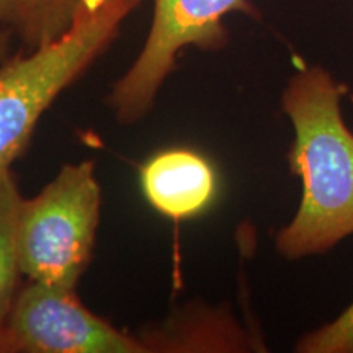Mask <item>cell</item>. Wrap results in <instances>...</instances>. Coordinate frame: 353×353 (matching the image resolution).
I'll return each instance as SVG.
<instances>
[{"mask_svg":"<svg viewBox=\"0 0 353 353\" xmlns=\"http://www.w3.org/2000/svg\"><path fill=\"white\" fill-rule=\"evenodd\" d=\"M294 350L299 353H353V303L334 321L304 334Z\"/></svg>","mask_w":353,"mask_h":353,"instance_id":"30bf717a","label":"cell"},{"mask_svg":"<svg viewBox=\"0 0 353 353\" xmlns=\"http://www.w3.org/2000/svg\"><path fill=\"white\" fill-rule=\"evenodd\" d=\"M139 182L149 205L175 223L205 213L218 192L211 162L185 148L154 154L141 167Z\"/></svg>","mask_w":353,"mask_h":353,"instance_id":"8992f818","label":"cell"},{"mask_svg":"<svg viewBox=\"0 0 353 353\" xmlns=\"http://www.w3.org/2000/svg\"><path fill=\"white\" fill-rule=\"evenodd\" d=\"M101 188L92 161L68 164L17 216V259L28 280L76 290L90 265Z\"/></svg>","mask_w":353,"mask_h":353,"instance_id":"3957f363","label":"cell"},{"mask_svg":"<svg viewBox=\"0 0 353 353\" xmlns=\"http://www.w3.org/2000/svg\"><path fill=\"white\" fill-rule=\"evenodd\" d=\"M149 352L245 350L244 335L219 309L188 307L151 332L139 334Z\"/></svg>","mask_w":353,"mask_h":353,"instance_id":"52a82bcc","label":"cell"},{"mask_svg":"<svg viewBox=\"0 0 353 353\" xmlns=\"http://www.w3.org/2000/svg\"><path fill=\"white\" fill-rule=\"evenodd\" d=\"M12 41L13 34L10 32H7V30H0V63H2L7 56H10Z\"/></svg>","mask_w":353,"mask_h":353,"instance_id":"8fae6325","label":"cell"},{"mask_svg":"<svg viewBox=\"0 0 353 353\" xmlns=\"http://www.w3.org/2000/svg\"><path fill=\"white\" fill-rule=\"evenodd\" d=\"M144 0H103L56 41L21 48L0 63V170L28 145L41 114L112 46Z\"/></svg>","mask_w":353,"mask_h":353,"instance_id":"7a4b0ae2","label":"cell"},{"mask_svg":"<svg viewBox=\"0 0 353 353\" xmlns=\"http://www.w3.org/2000/svg\"><path fill=\"white\" fill-rule=\"evenodd\" d=\"M103 0H0V30L19 38L26 51L65 34L83 13Z\"/></svg>","mask_w":353,"mask_h":353,"instance_id":"ba28073f","label":"cell"},{"mask_svg":"<svg viewBox=\"0 0 353 353\" xmlns=\"http://www.w3.org/2000/svg\"><path fill=\"white\" fill-rule=\"evenodd\" d=\"M232 12L260 19L259 8L250 0H154L143 50L113 83L107 99L114 118L121 125H132L151 112L183 50H223L229 43L224 17Z\"/></svg>","mask_w":353,"mask_h":353,"instance_id":"277c9868","label":"cell"},{"mask_svg":"<svg viewBox=\"0 0 353 353\" xmlns=\"http://www.w3.org/2000/svg\"><path fill=\"white\" fill-rule=\"evenodd\" d=\"M0 353H148L139 335L94 314L76 290L28 280L3 327Z\"/></svg>","mask_w":353,"mask_h":353,"instance_id":"5b68a950","label":"cell"},{"mask_svg":"<svg viewBox=\"0 0 353 353\" xmlns=\"http://www.w3.org/2000/svg\"><path fill=\"white\" fill-rule=\"evenodd\" d=\"M348 85L321 65H304L281 95L294 141L288 164L303 183L294 218L275 236L281 257L327 252L353 234V132L342 114Z\"/></svg>","mask_w":353,"mask_h":353,"instance_id":"6da1fadb","label":"cell"},{"mask_svg":"<svg viewBox=\"0 0 353 353\" xmlns=\"http://www.w3.org/2000/svg\"><path fill=\"white\" fill-rule=\"evenodd\" d=\"M21 196L12 169L0 170V342L12 304L19 293V259L15 232Z\"/></svg>","mask_w":353,"mask_h":353,"instance_id":"9c48e42d","label":"cell"}]
</instances>
